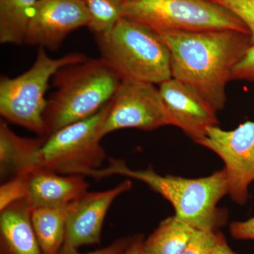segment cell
<instances>
[{
    "mask_svg": "<svg viewBox=\"0 0 254 254\" xmlns=\"http://www.w3.org/2000/svg\"><path fill=\"white\" fill-rule=\"evenodd\" d=\"M211 254H237L227 245L225 237L222 236Z\"/></svg>",
    "mask_w": 254,
    "mask_h": 254,
    "instance_id": "4316f807",
    "label": "cell"
},
{
    "mask_svg": "<svg viewBox=\"0 0 254 254\" xmlns=\"http://www.w3.org/2000/svg\"><path fill=\"white\" fill-rule=\"evenodd\" d=\"M145 239L141 235L133 236L129 245L120 254H145L143 242Z\"/></svg>",
    "mask_w": 254,
    "mask_h": 254,
    "instance_id": "484cf974",
    "label": "cell"
},
{
    "mask_svg": "<svg viewBox=\"0 0 254 254\" xmlns=\"http://www.w3.org/2000/svg\"><path fill=\"white\" fill-rule=\"evenodd\" d=\"M81 53L50 58L39 48L36 61L29 69L14 78L0 79V115L5 120L34 132L46 135L44 114L48 106L46 93L49 81L62 68L88 60Z\"/></svg>",
    "mask_w": 254,
    "mask_h": 254,
    "instance_id": "5b68a950",
    "label": "cell"
},
{
    "mask_svg": "<svg viewBox=\"0 0 254 254\" xmlns=\"http://www.w3.org/2000/svg\"><path fill=\"white\" fill-rule=\"evenodd\" d=\"M223 236L218 232L195 230L194 234L181 254H211Z\"/></svg>",
    "mask_w": 254,
    "mask_h": 254,
    "instance_id": "44dd1931",
    "label": "cell"
},
{
    "mask_svg": "<svg viewBox=\"0 0 254 254\" xmlns=\"http://www.w3.org/2000/svg\"><path fill=\"white\" fill-rule=\"evenodd\" d=\"M158 89L173 126L196 143L208 127L218 125L217 112L185 83L171 78L159 85Z\"/></svg>",
    "mask_w": 254,
    "mask_h": 254,
    "instance_id": "7c38bea8",
    "label": "cell"
},
{
    "mask_svg": "<svg viewBox=\"0 0 254 254\" xmlns=\"http://www.w3.org/2000/svg\"><path fill=\"white\" fill-rule=\"evenodd\" d=\"M108 165L95 170L91 177L99 180L112 175H121L143 182L173 205L175 215L195 230L218 232L226 217L217 204L228 193L225 170L210 176L187 179L159 175L152 168L132 170L124 160L108 158Z\"/></svg>",
    "mask_w": 254,
    "mask_h": 254,
    "instance_id": "7a4b0ae2",
    "label": "cell"
},
{
    "mask_svg": "<svg viewBox=\"0 0 254 254\" xmlns=\"http://www.w3.org/2000/svg\"><path fill=\"white\" fill-rule=\"evenodd\" d=\"M159 35L171 55L172 78L193 88L215 111L223 109L232 69L252 46L250 33L214 30Z\"/></svg>",
    "mask_w": 254,
    "mask_h": 254,
    "instance_id": "6da1fadb",
    "label": "cell"
},
{
    "mask_svg": "<svg viewBox=\"0 0 254 254\" xmlns=\"http://www.w3.org/2000/svg\"><path fill=\"white\" fill-rule=\"evenodd\" d=\"M173 125L160 91L146 82L122 81L110 102L102 136L123 128L151 131Z\"/></svg>",
    "mask_w": 254,
    "mask_h": 254,
    "instance_id": "9c48e42d",
    "label": "cell"
},
{
    "mask_svg": "<svg viewBox=\"0 0 254 254\" xmlns=\"http://www.w3.org/2000/svg\"><path fill=\"white\" fill-rule=\"evenodd\" d=\"M208 148L225 163L228 193L232 200L244 205L249 198V187L254 181V122H246L231 131L208 127L197 142Z\"/></svg>",
    "mask_w": 254,
    "mask_h": 254,
    "instance_id": "ba28073f",
    "label": "cell"
},
{
    "mask_svg": "<svg viewBox=\"0 0 254 254\" xmlns=\"http://www.w3.org/2000/svg\"><path fill=\"white\" fill-rule=\"evenodd\" d=\"M230 232L235 240L254 241V217L246 221L232 222Z\"/></svg>",
    "mask_w": 254,
    "mask_h": 254,
    "instance_id": "d4e9b609",
    "label": "cell"
},
{
    "mask_svg": "<svg viewBox=\"0 0 254 254\" xmlns=\"http://www.w3.org/2000/svg\"><path fill=\"white\" fill-rule=\"evenodd\" d=\"M123 17L158 34L214 30L250 33L240 18L211 0H125Z\"/></svg>",
    "mask_w": 254,
    "mask_h": 254,
    "instance_id": "8992f818",
    "label": "cell"
},
{
    "mask_svg": "<svg viewBox=\"0 0 254 254\" xmlns=\"http://www.w3.org/2000/svg\"><path fill=\"white\" fill-rule=\"evenodd\" d=\"M231 80L254 82V44L250 46L243 58L234 66Z\"/></svg>",
    "mask_w": 254,
    "mask_h": 254,
    "instance_id": "603a6c76",
    "label": "cell"
},
{
    "mask_svg": "<svg viewBox=\"0 0 254 254\" xmlns=\"http://www.w3.org/2000/svg\"><path fill=\"white\" fill-rule=\"evenodd\" d=\"M39 0H0V42L24 44L32 11Z\"/></svg>",
    "mask_w": 254,
    "mask_h": 254,
    "instance_id": "ac0fdd59",
    "label": "cell"
},
{
    "mask_svg": "<svg viewBox=\"0 0 254 254\" xmlns=\"http://www.w3.org/2000/svg\"><path fill=\"white\" fill-rule=\"evenodd\" d=\"M31 205L19 200L1 211V254H42L31 221Z\"/></svg>",
    "mask_w": 254,
    "mask_h": 254,
    "instance_id": "5bb4252c",
    "label": "cell"
},
{
    "mask_svg": "<svg viewBox=\"0 0 254 254\" xmlns=\"http://www.w3.org/2000/svg\"><path fill=\"white\" fill-rule=\"evenodd\" d=\"M101 58L122 81L161 84L172 78L171 55L156 32L123 17L111 31L96 36Z\"/></svg>",
    "mask_w": 254,
    "mask_h": 254,
    "instance_id": "277c9868",
    "label": "cell"
},
{
    "mask_svg": "<svg viewBox=\"0 0 254 254\" xmlns=\"http://www.w3.org/2000/svg\"><path fill=\"white\" fill-rule=\"evenodd\" d=\"M56 91L48 100L44 114L46 135L93 116L109 103L122 80L102 59L62 68L53 76Z\"/></svg>",
    "mask_w": 254,
    "mask_h": 254,
    "instance_id": "3957f363",
    "label": "cell"
},
{
    "mask_svg": "<svg viewBox=\"0 0 254 254\" xmlns=\"http://www.w3.org/2000/svg\"><path fill=\"white\" fill-rule=\"evenodd\" d=\"M195 231V228L176 215L165 219L144 240L145 254H181Z\"/></svg>",
    "mask_w": 254,
    "mask_h": 254,
    "instance_id": "e0dca14e",
    "label": "cell"
},
{
    "mask_svg": "<svg viewBox=\"0 0 254 254\" xmlns=\"http://www.w3.org/2000/svg\"><path fill=\"white\" fill-rule=\"evenodd\" d=\"M133 237H123L114 241L113 243L107 246L104 248L100 249L94 252L88 253H80L76 249L62 247L58 254H120L129 245Z\"/></svg>",
    "mask_w": 254,
    "mask_h": 254,
    "instance_id": "cb8c5ba5",
    "label": "cell"
},
{
    "mask_svg": "<svg viewBox=\"0 0 254 254\" xmlns=\"http://www.w3.org/2000/svg\"><path fill=\"white\" fill-rule=\"evenodd\" d=\"M44 138H30L14 133L0 122V175L1 181L27 175L36 168L38 150Z\"/></svg>",
    "mask_w": 254,
    "mask_h": 254,
    "instance_id": "9a60e30c",
    "label": "cell"
},
{
    "mask_svg": "<svg viewBox=\"0 0 254 254\" xmlns=\"http://www.w3.org/2000/svg\"><path fill=\"white\" fill-rule=\"evenodd\" d=\"M130 180L103 191L83 193L73 202L66 219L64 247L78 250L82 246L98 245L107 213L117 198L131 190Z\"/></svg>",
    "mask_w": 254,
    "mask_h": 254,
    "instance_id": "8fae6325",
    "label": "cell"
},
{
    "mask_svg": "<svg viewBox=\"0 0 254 254\" xmlns=\"http://www.w3.org/2000/svg\"><path fill=\"white\" fill-rule=\"evenodd\" d=\"M71 205L32 208V224L42 254H58L63 247Z\"/></svg>",
    "mask_w": 254,
    "mask_h": 254,
    "instance_id": "2e32d148",
    "label": "cell"
},
{
    "mask_svg": "<svg viewBox=\"0 0 254 254\" xmlns=\"http://www.w3.org/2000/svg\"><path fill=\"white\" fill-rule=\"evenodd\" d=\"M88 187L83 175L37 169L27 174L24 200L31 208L63 206L79 198Z\"/></svg>",
    "mask_w": 254,
    "mask_h": 254,
    "instance_id": "4fadbf2b",
    "label": "cell"
},
{
    "mask_svg": "<svg viewBox=\"0 0 254 254\" xmlns=\"http://www.w3.org/2000/svg\"><path fill=\"white\" fill-rule=\"evenodd\" d=\"M109 108L110 103L93 116L63 127L44 138L37 154L35 170L85 177H91L99 170L108 158L100 140Z\"/></svg>",
    "mask_w": 254,
    "mask_h": 254,
    "instance_id": "52a82bcc",
    "label": "cell"
},
{
    "mask_svg": "<svg viewBox=\"0 0 254 254\" xmlns=\"http://www.w3.org/2000/svg\"><path fill=\"white\" fill-rule=\"evenodd\" d=\"M89 23L88 28L95 36L111 31L123 17L125 0H83Z\"/></svg>",
    "mask_w": 254,
    "mask_h": 254,
    "instance_id": "d6986e66",
    "label": "cell"
},
{
    "mask_svg": "<svg viewBox=\"0 0 254 254\" xmlns=\"http://www.w3.org/2000/svg\"><path fill=\"white\" fill-rule=\"evenodd\" d=\"M27 175H21L3 182L0 187V211L10 205L24 200Z\"/></svg>",
    "mask_w": 254,
    "mask_h": 254,
    "instance_id": "7402d4cb",
    "label": "cell"
},
{
    "mask_svg": "<svg viewBox=\"0 0 254 254\" xmlns=\"http://www.w3.org/2000/svg\"><path fill=\"white\" fill-rule=\"evenodd\" d=\"M88 23L83 0H39L32 11L24 44L55 51L68 34L88 27Z\"/></svg>",
    "mask_w": 254,
    "mask_h": 254,
    "instance_id": "30bf717a",
    "label": "cell"
},
{
    "mask_svg": "<svg viewBox=\"0 0 254 254\" xmlns=\"http://www.w3.org/2000/svg\"><path fill=\"white\" fill-rule=\"evenodd\" d=\"M230 11L245 23L254 44V0H211Z\"/></svg>",
    "mask_w": 254,
    "mask_h": 254,
    "instance_id": "ffe728a7",
    "label": "cell"
}]
</instances>
